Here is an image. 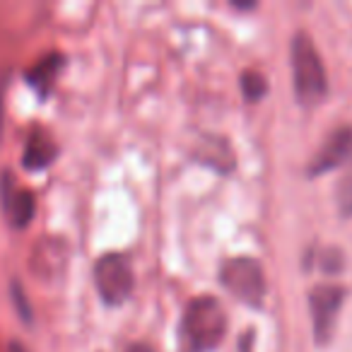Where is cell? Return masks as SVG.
<instances>
[{
    "label": "cell",
    "mask_w": 352,
    "mask_h": 352,
    "mask_svg": "<svg viewBox=\"0 0 352 352\" xmlns=\"http://www.w3.org/2000/svg\"><path fill=\"white\" fill-rule=\"evenodd\" d=\"M227 328H230V316L220 299L212 294L193 297L184 309L182 328H179L182 352L217 350V345L225 340Z\"/></svg>",
    "instance_id": "1"
},
{
    "label": "cell",
    "mask_w": 352,
    "mask_h": 352,
    "mask_svg": "<svg viewBox=\"0 0 352 352\" xmlns=\"http://www.w3.org/2000/svg\"><path fill=\"white\" fill-rule=\"evenodd\" d=\"M232 8H236V10H254L256 3H232Z\"/></svg>",
    "instance_id": "17"
},
{
    "label": "cell",
    "mask_w": 352,
    "mask_h": 352,
    "mask_svg": "<svg viewBox=\"0 0 352 352\" xmlns=\"http://www.w3.org/2000/svg\"><path fill=\"white\" fill-rule=\"evenodd\" d=\"M193 160L201 162L203 166L220 171V174H232L236 166L234 150H232L230 140L222 135H203L193 147Z\"/></svg>",
    "instance_id": "8"
},
{
    "label": "cell",
    "mask_w": 352,
    "mask_h": 352,
    "mask_svg": "<svg viewBox=\"0 0 352 352\" xmlns=\"http://www.w3.org/2000/svg\"><path fill=\"white\" fill-rule=\"evenodd\" d=\"M220 283L236 302L251 309H263L268 283L261 261L251 256H232L220 265Z\"/></svg>",
    "instance_id": "3"
},
{
    "label": "cell",
    "mask_w": 352,
    "mask_h": 352,
    "mask_svg": "<svg viewBox=\"0 0 352 352\" xmlns=\"http://www.w3.org/2000/svg\"><path fill=\"white\" fill-rule=\"evenodd\" d=\"M254 342H256V331L249 328V331H244L239 338V352H254Z\"/></svg>",
    "instance_id": "15"
},
{
    "label": "cell",
    "mask_w": 352,
    "mask_h": 352,
    "mask_svg": "<svg viewBox=\"0 0 352 352\" xmlns=\"http://www.w3.org/2000/svg\"><path fill=\"white\" fill-rule=\"evenodd\" d=\"M289 68H292V87L297 104L304 109L318 107L331 92V85H328L323 58L309 32H294L289 41Z\"/></svg>",
    "instance_id": "2"
},
{
    "label": "cell",
    "mask_w": 352,
    "mask_h": 352,
    "mask_svg": "<svg viewBox=\"0 0 352 352\" xmlns=\"http://www.w3.org/2000/svg\"><path fill=\"white\" fill-rule=\"evenodd\" d=\"M314 263H318V268L326 275H340L345 270V254L338 246H326V249H309V254L304 256V268H311Z\"/></svg>",
    "instance_id": "11"
},
{
    "label": "cell",
    "mask_w": 352,
    "mask_h": 352,
    "mask_svg": "<svg viewBox=\"0 0 352 352\" xmlns=\"http://www.w3.org/2000/svg\"><path fill=\"white\" fill-rule=\"evenodd\" d=\"M347 299V287L333 283L314 285L309 289V316H311L314 340L316 345H328L336 333V321L340 316V309Z\"/></svg>",
    "instance_id": "5"
},
{
    "label": "cell",
    "mask_w": 352,
    "mask_h": 352,
    "mask_svg": "<svg viewBox=\"0 0 352 352\" xmlns=\"http://www.w3.org/2000/svg\"><path fill=\"white\" fill-rule=\"evenodd\" d=\"M12 299H15L17 314L22 316V321L32 323V309H30V302H27L25 289H22V285H20V283H12Z\"/></svg>",
    "instance_id": "14"
},
{
    "label": "cell",
    "mask_w": 352,
    "mask_h": 352,
    "mask_svg": "<svg viewBox=\"0 0 352 352\" xmlns=\"http://www.w3.org/2000/svg\"><path fill=\"white\" fill-rule=\"evenodd\" d=\"M10 352H27L22 342H10Z\"/></svg>",
    "instance_id": "18"
},
{
    "label": "cell",
    "mask_w": 352,
    "mask_h": 352,
    "mask_svg": "<svg viewBox=\"0 0 352 352\" xmlns=\"http://www.w3.org/2000/svg\"><path fill=\"white\" fill-rule=\"evenodd\" d=\"M0 198H3V210L10 217L12 227L17 230H25L36 215V198L30 188H17L15 184L10 182V176H3L0 182Z\"/></svg>",
    "instance_id": "7"
},
{
    "label": "cell",
    "mask_w": 352,
    "mask_h": 352,
    "mask_svg": "<svg viewBox=\"0 0 352 352\" xmlns=\"http://www.w3.org/2000/svg\"><path fill=\"white\" fill-rule=\"evenodd\" d=\"M63 65H65L63 54H49L46 58H41L39 63L32 65L25 78H27V82H30V87L34 89L41 99H46L51 94V89H54Z\"/></svg>",
    "instance_id": "10"
},
{
    "label": "cell",
    "mask_w": 352,
    "mask_h": 352,
    "mask_svg": "<svg viewBox=\"0 0 352 352\" xmlns=\"http://www.w3.org/2000/svg\"><path fill=\"white\" fill-rule=\"evenodd\" d=\"M94 287H97L99 297L109 307H121L128 302L133 294V285H135V275H133L131 261L123 254H104L97 258L92 268Z\"/></svg>",
    "instance_id": "4"
},
{
    "label": "cell",
    "mask_w": 352,
    "mask_h": 352,
    "mask_svg": "<svg viewBox=\"0 0 352 352\" xmlns=\"http://www.w3.org/2000/svg\"><path fill=\"white\" fill-rule=\"evenodd\" d=\"M347 162H352V123H340L323 138L321 147L314 152L311 162L307 164V176L316 179Z\"/></svg>",
    "instance_id": "6"
},
{
    "label": "cell",
    "mask_w": 352,
    "mask_h": 352,
    "mask_svg": "<svg viewBox=\"0 0 352 352\" xmlns=\"http://www.w3.org/2000/svg\"><path fill=\"white\" fill-rule=\"evenodd\" d=\"M56 155H58V147L51 140V135L46 131H41V128H36V131H32L30 138H27L22 164L30 171H41V169H46V166H51Z\"/></svg>",
    "instance_id": "9"
},
{
    "label": "cell",
    "mask_w": 352,
    "mask_h": 352,
    "mask_svg": "<svg viewBox=\"0 0 352 352\" xmlns=\"http://www.w3.org/2000/svg\"><path fill=\"white\" fill-rule=\"evenodd\" d=\"M336 203L340 217H352V166L340 176V182L336 186Z\"/></svg>",
    "instance_id": "13"
},
{
    "label": "cell",
    "mask_w": 352,
    "mask_h": 352,
    "mask_svg": "<svg viewBox=\"0 0 352 352\" xmlns=\"http://www.w3.org/2000/svg\"><path fill=\"white\" fill-rule=\"evenodd\" d=\"M126 352H152V347H147V345H142V342H138V345H131Z\"/></svg>",
    "instance_id": "16"
},
{
    "label": "cell",
    "mask_w": 352,
    "mask_h": 352,
    "mask_svg": "<svg viewBox=\"0 0 352 352\" xmlns=\"http://www.w3.org/2000/svg\"><path fill=\"white\" fill-rule=\"evenodd\" d=\"M239 87H241V94H244L246 102L256 104L268 94L270 85H268V80H265V75L258 73V70H244L239 78Z\"/></svg>",
    "instance_id": "12"
}]
</instances>
